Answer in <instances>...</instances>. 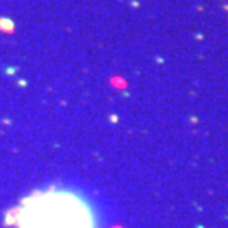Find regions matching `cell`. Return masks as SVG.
I'll use <instances>...</instances> for the list:
<instances>
[{
    "label": "cell",
    "instance_id": "6da1fadb",
    "mask_svg": "<svg viewBox=\"0 0 228 228\" xmlns=\"http://www.w3.org/2000/svg\"><path fill=\"white\" fill-rule=\"evenodd\" d=\"M15 228H96L90 204L80 194L47 188L27 195L13 212Z\"/></svg>",
    "mask_w": 228,
    "mask_h": 228
}]
</instances>
